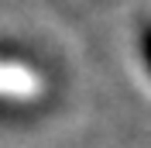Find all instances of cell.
Instances as JSON below:
<instances>
[{
    "instance_id": "1",
    "label": "cell",
    "mask_w": 151,
    "mask_h": 148,
    "mask_svg": "<svg viewBox=\"0 0 151 148\" xmlns=\"http://www.w3.org/2000/svg\"><path fill=\"white\" fill-rule=\"evenodd\" d=\"M38 114V107L24 96H14V93H0V124H21V120H31Z\"/></svg>"
},
{
    "instance_id": "2",
    "label": "cell",
    "mask_w": 151,
    "mask_h": 148,
    "mask_svg": "<svg viewBox=\"0 0 151 148\" xmlns=\"http://www.w3.org/2000/svg\"><path fill=\"white\" fill-rule=\"evenodd\" d=\"M17 62H31V55L14 48V45H7V41H0V65H17Z\"/></svg>"
},
{
    "instance_id": "3",
    "label": "cell",
    "mask_w": 151,
    "mask_h": 148,
    "mask_svg": "<svg viewBox=\"0 0 151 148\" xmlns=\"http://www.w3.org/2000/svg\"><path fill=\"white\" fill-rule=\"evenodd\" d=\"M137 52H141V62H144V69H148V76H151V24L141 31V38H137Z\"/></svg>"
}]
</instances>
